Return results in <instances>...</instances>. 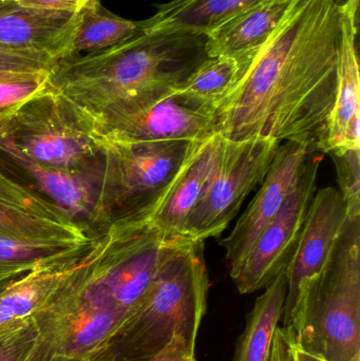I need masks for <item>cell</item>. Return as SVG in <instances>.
I'll return each mask as SVG.
<instances>
[{
    "mask_svg": "<svg viewBox=\"0 0 360 361\" xmlns=\"http://www.w3.org/2000/svg\"><path fill=\"white\" fill-rule=\"evenodd\" d=\"M340 4L294 0L266 42L245 55L232 90L213 107L228 141L270 137L327 150L337 91Z\"/></svg>",
    "mask_w": 360,
    "mask_h": 361,
    "instance_id": "1",
    "label": "cell"
},
{
    "mask_svg": "<svg viewBox=\"0 0 360 361\" xmlns=\"http://www.w3.org/2000/svg\"><path fill=\"white\" fill-rule=\"evenodd\" d=\"M205 37L142 33L99 52L59 59L49 84L88 121L175 92L206 59Z\"/></svg>",
    "mask_w": 360,
    "mask_h": 361,
    "instance_id": "2",
    "label": "cell"
},
{
    "mask_svg": "<svg viewBox=\"0 0 360 361\" xmlns=\"http://www.w3.org/2000/svg\"><path fill=\"white\" fill-rule=\"evenodd\" d=\"M204 241L183 237L163 261L139 307L110 338L113 361H147L175 339L196 348L207 310Z\"/></svg>",
    "mask_w": 360,
    "mask_h": 361,
    "instance_id": "3",
    "label": "cell"
},
{
    "mask_svg": "<svg viewBox=\"0 0 360 361\" xmlns=\"http://www.w3.org/2000/svg\"><path fill=\"white\" fill-rule=\"evenodd\" d=\"M196 142L97 143L103 152V175L89 235H99L118 221L150 219Z\"/></svg>",
    "mask_w": 360,
    "mask_h": 361,
    "instance_id": "4",
    "label": "cell"
},
{
    "mask_svg": "<svg viewBox=\"0 0 360 361\" xmlns=\"http://www.w3.org/2000/svg\"><path fill=\"white\" fill-rule=\"evenodd\" d=\"M295 341L328 361H360V219L347 220L313 283Z\"/></svg>",
    "mask_w": 360,
    "mask_h": 361,
    "instance_id": "5",
    "label": "cell"
},
{
    "mask_svg": "<svg viewBox=\"0 0 360 361\" xmlns=\"http://www.w3.org/2000/svg\"><path fill=\"white\" fill-rule=\"evenodd\" d=\"M0 141L34 162L88 173L103 169L90 123L52 87L0 118Z\"/></svg>",
    "mask_w": 360,
    "mask_h": 361,
    "instance_id": "6",
    "label": "cell"
},
{
    "mask_svg": "<svg viewBox=\"0 0 360 361\" xmlns=\"http://www.w3.org/2000/svg\"><path fill=\"white\" fill-rule=\"evenodd\" d=\"M99 235V257L82 294L92 305L129 317L163 261L186 235H166L148 219L118 221Z\"/></svg>",
    "mask_w": 360,
    "mask_h": 361,
    "instance_id": "7",
    "label": "cell"
},
{
    "mask_svg": "<svg viewBox=\"0 0 360 361\" xmlns=\"http://www.w3.org/2000/svg\"><path fill=\"white\" fill-rule=\"evenodd\" d=\"M280 145L270 137L226 140L219 166L190 212L184 235L204 241L221 235L247 195L268 175Z\"/></svg>",
    "mask_w": 360,
    "mask_h": 361,
    "instance_id": "8",
    "label": "cell"
},
{
    "mask_svg": "<svg viewBox=\"0 0 360 361\" xmlns=\"http://www.w3.org/2000/svg\"><path fill=\"white\" fill-rule=\"evenodd\" d=\"M95 260L44 318L23 361H80L105 349L126 318L86 300L84 288Z\"/></svg>",
    "mask_w": 360,
    "mask_h": 361,
    "instance_id": "9",
    "label": "cell"
},
{
    "mask_svg": "<svg viewBox=\"0 0 360 361\" xmlns=\"http://www.w3.org/2000/svg\"><path fill=\"white\" fill-rule=\"evenodd\" d=\"M309 154L294 190L276 216L263 229L251 252L230 271L240 294L264 290L279 273L287 269L304 228L323 156Z\"/></svg>",
    "mask_w": 360,
    "mask_h": 361,
    "instance_id": "10",
    "label": "cell"
},
{
    "mask_svg": "<svg viewBox=\"0 0 360 361\" xmlns=\"http://www.w3.org/2000/svg\"><path fill=\"white\" fill-rule=\"evenodd\" d=\"M348 216L340 191L323 187L313 195L295 254L287 267V290L283 328L295 337L304 302L321 275L344 231Z\"/></svg>",
    "mask_w": 360,
    "mask_h": 361,
    "instance_id": "11",
    "label": "cell"
},
{
    "mask_svg": "<svg viewBox=\"0 0 360 361\" xmlns=\"http://www.w3.org/2000/svg\"><path fill=\"white\" fill-rule=\"evenodd\" d=\"M89 123L97 143L201 141L216 133L213 114L190 107L175 94L125 104Z\"/></svg>",
    "mask_w": 360,
    "mask_h": 361,
    "instance_id": "12",
    "label": "cell"
},
{
    "mask_svg": "<svg viewBox=\"0 0 360 361\" xmlns=\"http://www.w3.org/2000/svg\"><path fill=\"white\" fill-rule=\"evenodd\" d=\"M97 235L77 254L0 281V339L38 324L94 258Z\"/></svg>",
    "mask_w": 360,
    "mask_h": 361,
    "instance_id": "13",
    "label": "cell"
},
{
    "mask_svg": "<svg viewBox=\"0 0 360 361\" xmlns=\"http://www.w3.org/2000/svg\"><path fill=\"white\" fill-rule=\"evenodd\" d=\"M311 154L306 145L294 142H285V145L279 146L257 195L232 233L220 242L225 250V260L230 271L242 262L263 229L280 212L294 190L304 161Z\"/></svg>",
    "mask_w": 360,
    "mask_h": 361,
    "instance_id": "14",
    "label": "cell"
},
{
    "mask_svg": "<svg viewBox=\"0 0 360 361\" xmlns=\"http://www.w3.org/2000/svg\"><path fill=\"white\" fill-rule=\"evenodd\" d=\"M77 12L48 10L19 0H0V50L69 56Z\"/></svg>",
    "mask_w": 360,
    "mask_h": 361,
    "instance_id": "15",
    "label": "cell"
},
{
    "mask_svg": "<svg viewBox=\"0 0 360 361\" xmlns=\"http://www.w3.org/2000/svg\"><path fill=\"white\" fill-rule=\"evenodd\" d=\"M359 0L340 4L337 91L330 120L325 154L360 149Z\"/></svg>",
    "mask_w": 360,
    "mask_h": 361,
    "instance_id": "16",
    "label": "cell"
},
{
    "mask_svg": "<svg viewBox=\"0 0 360 361\" xmlns=\"http://www.w3.org/2000/svg\"><path fill=\"white\" fill-rule=\"evenodd\" d=\"M0 163H4L0 166L8 173L17 171L25 178L29 186L88 231V223L99 195L103 169L78 173L44 166L25 158L2 141H0Z\"/></svg>",
    "mask_w": 360,
    "mask_h": 361,
    "instance_id": "17",
    "label": "cell"
},
{
    "mask_svg": "<svg viewBox=\"0 0 360 361\" xmlns=\"http://www.w3.org/2000/svg\"><path fill=\"white\" fill-rule=\"evenodd\" d=\"M226 140L219 133L197 141L166 197L150 216L156 228L168 235H184L190 212L215 175Z\"/></svg>",
    "mask_w": 360,
    "mask_h": 361,
    "instance_id": "18",
    "label": "cell"
},
{
    "mask_svg": "<svg viewBox=\"0 0 360 361\" xmlns=\"http://www.w3.org/2000/svg\"><path fill=\"white\" fill-rule=\"evenodd\" d=\"M264 0H170L143 21V33L206 37Z\"/></svg>",
    "mask_w": 360,
    "mask_h": 361,
    "instance_id": "19",
    "label": "cell"
},
{
    "mask_svg": "<svg viewBox=\"0 0 360 361\" xmlns=\"http://www.w3.org/2000/svg\"><path fill=\"white\" fill-rule=\"evenodd\" d=\"M294 0H264L205 37L207 57L245 56L276 29Z\"/></svg>",
    "mask_w": 360,
    "mask_h": 361,
    "instance_id": "20",
    "label": "cell"
},
{
    "mask_svg": "<svg viewBox=\"0 0 360 361\" xmlns=\"http://www.w3.org/2000/svg\"><path fill=\"white\" fill-rule=\"evenodd\" d=\"M247 314L232 361H270L275 333L283 319L287 290V269L264 288Z\"/></svg>",
    "mask_w": 360,
    "mask_h": 361,
    "instance_id": "21",
    "label": "cell"
},
{
    "mask_svg": "<svg viewBox=\"0 0 360 361\" xmlns=\"http://www.w3.org/2000/svg\"><path fill=\"white\" fill-rule=\"evenodd\" d=\"M142 33L143 21L123 18L104 8L99 0H89L77 12L69 56L99 52Z\"/></svg>",
    "mask_w": 360,
    "mask_h": 361,
    "instance_id": "22",
    "label": "cell"
},
{
    "mask_svg": "<svg viewBox=\"0 0 360 361\" xmlns=\"http://www.w3.org/2000/svg\"><path fill=\"white\" fill-rule=\"evenodd\" d=\"M242 56L206 57L173 94L190 107L213 114L240 76Z\"/></svg>",
    "mask_w": 360,
    "mask_h": 361,
    "instance_id": "23",
    "label": "cell"
},
{
    "mask_svg": "<svg viewBox=\"0 0 360 361\" xmlns=\"http://www.w3.org/2000/svg\"><path fill=\"white\" fill-rule=\"evenodd\" d=\"M0 237L21 241H89L93 235L78 223L59 222L0 201Z\"/></svg>",
    "mask_w": 360,
    "mask_h": 361,
    "instance_id": "24",
    "label": "cell"
},
{
    "mask_svg": "<svg viewBox=\"0 0 360 361\" xmlns=\"http://www.w3.org/2000/svg\"><path fill=\"white\" fill-rule=\"evenodd\" d=\"M93 237L89 241H21L0 237V281L73 256Z\"/></svg>",
    "mask_w": 360,
    "mask_h": 361,
    "instance_id": "25",
    "label": "cell"
},
{
    "mask_svg": "<svg viewBox=\"0 0 360 361\" xmlns=\"http://www.w3.org/2000/svg\"><path fill=\"white\" fill-rule=\"evenodd\" d=\"M0 201L23 208L32 214L59 222H75L61 208L40 195L35 189L13 177L0 166ZM76 223V222H75Z\"/></svg>",
    "mask_w": 360,
    "mask_h": 361,
    "instance_id": "26",
    "label": "cell"
},
{
    "mask_svg": "<svg viewBox=\"0 0 360 361\" xmlns=\"http://www.w3.org/2000/svg\"><path fill=\"white\" fill-rule=\"evenodd\" d=\"M337 173L340 193L350 220L360 219V149L331 152Z\"/></svg>",
    "mask_w": 360,
    "mask_h": 361,
    "instance_id": "27",
    "label": "cell"
},
{
    "mask_svg": "<svg viewBox=\"0 0 360 361\" xmlns=\"http://www.w3.org/2000/svg\"><path fill=\"white\" fill-rule=\"evenodd\" d=\"M49 73L39 72L0 80V118L25 99L48 89Z\"/></svg>",
    "mask_w": 360,
    "mask_h": 361,
    "instance_id": "28",
    "label": "cell"
},
{
    "mask_svg": "<svg viewBox=\"0 0 360 361\" xmlns=\"http://www.w3.org/2000/svg\"><path fill=\"white\" fill-rule=\"evenodd\" d=\"M56 59L33 53L13 52L0 50V71L17 73L50 72Z\"/></svg>",
    "mask_w": 360,
    "mask_h": 361,
    "instance_id": "29",
    "label": "cell"
},
{
    "mask_svg": "<svg viewBox=\"0 0 360 361\" xmlns=\"http://www.w3.org/2000/svg\"><path fill=\"white\" fill-rule=\"evenodd\" d=\"M46 316H44L38 324L30 326L27 330L13 335V336L0 339V361H23L25 360L39 335L42 322Z\"/></svg>",
    "mask_w": 360,
    "mask_h": 361,
    "instance_id": "30",
    "label": "cell"
},
{
    "mask_svg": "<svg viewBox=\"0 0 360 361\" xmlns=\"http://www.w3.org/2000/svg\"><path fill=\"white\" fill-rule=\"evenodd\" d=\"M270 361H296L295 337L281 326L275 333Z\"/></svg>",
    "mask_w": 360,
    "mask_h": 361,
    "instance_id": "31",
    "label": "cell"
},
{
    "mask_svg": "<svg viewBox=\"0 0 360 361\" xmlns=\"http://www.w3.org/2000/svg\"><path fill=\"white\" fill-rule=\"evenodd\" d=\"M194 349L182 339H175L166 349L147 361H197Z\"/></svg>",
    "mask_w": 360,
    "mask_h": 361,
    "instance_id": "32",
    "label": "cell"
},
{
    "mask_svg": "<svg viewBox=\"0 0 360 361\" xmlns=\"http://www.w3.org/2000/svg\"><path fill=\"white\" fill-rule=\"evenodd\" d=\"M25 4L61 12H78L89 0H19Z\"/></svg>",
    "mask_w": 360,
    "mask_h": 361,
    "instance_id": "33",
    "label": "cell"
},
{
    "mask_svg": "<svg viewBox=\"0 0 360 361\" xmlns=\"http://www.w3.org/2000/svg\"><path fill=\"white\" fill-rule=\"evenodd\" d=\"M296 361H328L325 358L321 357L318 355L309 353L304 350L300 349L296 343Z\"/></svg>",
    "mask_w": 360,
    "mask_h": 361,
    "instance_id": "34",
    "label": "cell"
},
{
    "mask_svg": "<svg viewBox=\"0 0 360 361\" xmlns=\"http://www.w3.org/2000/svg\"><path fill=\"white\" fill-rule=\"evenodd\" d=\"M80 361H113V358H112L109 350L106 347L105 349L101 350V351L97 352L93 355Z\"/></svg>",
    "mask_w": 360,
    "mask_h": 361,
    "instance_id": "35",
    "label": "cell"
},
{
    "mask_svg": "<svg viewBox=\"0 0 360 361\" xmlns=\"http://www.w3.org/2000/svg\"><path fill=\"white\" fill-rule=\"evenodd\" d=\"M39 73V72H38ZM31 73H17V72L0 71V80H10V78H19V76L27 75Z\"/></svg>",
    "mask_w": 360,
    "mask_h": 361,
    "instance_id": "36",
    "label": "cell"
},
{
    "mask_svg": "<svg viewBox=\"0 0 360 361\" xmlns=\"http://www.w3.org/2000/svg\"><path fill=\"white\" fill-rule=\"evenodd\" d=\"M338 2H340V4H342V2H344L345 0H337Z\"/></svg>",
    "mask_w": 360,
    "mask_h": 361,
    "instance_id": "37",
    "label": "cell"
}]
</instances>
